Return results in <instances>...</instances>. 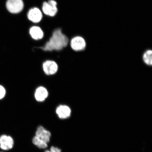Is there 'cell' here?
<instances>
[{"label":"cell","mask_w":152,"mask_h":152,"mask_svg":"<svg viewBox=\"0 0 152 152\" xmlns=\"http://www.w3.org/2000/svg\"><path fill=\"white\" fill-rule=\"evenodd\" d=\"M29 34L32 39L35 40H39L42 39L44 36L42 30L37 26H33L30 28Z\"/></svg>","instance_id":"cell-11"},{"label":"cell","mask_w":152,"mask_h":152,"mask_svg":"<svg viewBox=\"0 0 152 152\" xmlns=\"http://www.w3.org/2000/svg\"><path fill=\"white\" fill-rule=\"evenodd\" d=\"M57 3L54 0H49L43 4L42 10L45 15L50 16H55L58 12Z\"/></svg>","instance_id":"cell-4"},{"label":"cell","mask_w":152,"mask_h":152,"mask_svg":"<svg viewBox=\"0 0 152 152\" xmlns=\"http://www.w3.org/2000/svg\"><path fill=\"white\" fill-rule=\"evenodd\" d=\"M69 42L67 36L62 33L61 28H58L53 32L49 41L44 46L35 47L45 52H59L67 46Z\"/></svg>","instance_id":"cell-1"},{"label":"cell","mask_w":152,"mask_h":152,"mask_svg":"<svg viewBox=\"0 0 152 152\" xmlns=\"http://www.w3.org/2000/svg\"><path fill=\"white\" fill-rule=\"evenodd\" d=\"M45 152H61V151L59 148L52 146L51 147L50 151H46Z\"/></svg>","instance_id":"cell-15"},{"label":"cell","mask_w":152,"mask_h":152,"mask_svg":"<svg viewBox=\"0 0 152 152\" xmlns=\"http://www.w3.org/2000/svg\"><path fill=\"white\" fill-rule=\"evenodd\" d=\"M42 69L45 75L52 76L57 73L58 66V64L54 61L47 60L43 63Z\"/></svg>","instance_id":"cell-3"},{"label":"cell","mask_w":152,"mask_h":152,"mask_svg":"<svg viewBox=\"0 0 152 152\" xmlns=\"http://www.w3.org/2000/svg\"><path fill=\"white\" fill-rule=\"evenodd\" d=\"M14 145V140L10 136L4 135L0 137V148L4 150L12 149Z\"/></svg>","instance_id":"cell-9"},{"label":"cell","mask_w":152,"mask_h":152,"mask_svg":"<svg viewBox=\"0 0 152 152\" xmlns=\"http://www.w3.org/2000/svg\"><path fill=\"white\" fill-rule=\"evenodd\" d=\"M56 113L59 118L65 119L71 116V110L69 106L65 104H60L57 107Z\"/></svg>","instance_id":"cell-7"},{"label":"cell","mask_w":152,"mask_h":152,"mask_svg":"<svg viewBox=\"0 0 152 152\" xmlns=\"http://www.w3.org/2000/svg\"><path fill=\"white\" fill-rule=\"evenodd\" d=\"M6 6L11 14H17L21 12L24 5L22 0H7Z\"/></svg>","instance_id":"cell-2"},{"label":"cell","mask_w":152,"mask_h":152,"mask_svg":"<svg viewBox=\"0 0 152 152\" xmlns=\"http://www.w3.org/2000/svg\"><path fill=\"white\" fill-rule=\"evenodd\" d=\"M6 90L4 87L0 85V99H2L5 96Z\"/></svg>","instance_id":"cell-14"},{"label":"cell","mask_w":152,"mask_h":152,"mask_svg":"<svg viewBox=\"0 0 152 152\" xmlns=\"http://www.w3.org/2000/svg\"><path fill=\"white\" fill-rule=\"evenodd\" d=\"M33 143L37 147L41 149H45L48 147V144L40 138L35 136L34 137L32 140Z\"/></svg>","instance_id":"cell-12"},{"label":"cell","mask_w":152,"mask_h":152,"mask_svg":"<svg viewBox=\"0 0 152 152\" xmlns=\"http://www.w3.org/2000/svg\"><path fill=\"white\" fill-rule=\"evenodd\" d=\"M49 92L45 87L40 86L37 87L34 93V97L36 101L39 102H45L48 97Z\"/></svg>","instance_id":"cell-6"},{"label":"cell","mask_w":152,"mask_h":152,"mask_svg":"<svg viewBox=\"0 0 152 152\" xmlns=\"http://www.w3.org/2000/svg\"><path fill=\"white\" fill-rule=\"evenodd\" d=\"M46 143L50 142L51 134L50 132L43 127L40 126L38 127L36 132V135Z\"/></svg>","instance_id":"cell-10"},{"label":"cell","mask_w":152,"mask_h":152,"mask_svg":"<svg viewBox=\"0 0 152 152\" xmlns=\"http://www.w3.org/2000/svg\"><path fill=\"white\" fill-rule=\"evenodd\" d=\"M27 16L28 20L34 23H37L40 21L43 16L41 11L37 7L30 9Z\"/></svg>","instance_id":"cell-8"},{"label":"cell","mask_w":152,"mask_h":152,"mask_svg":"<svg viewBox=\"0 0 152 152\" xmlns=\"http://www.w3.org/2000/svg\"><path fill=\"white\" fill-rule=\"evenodd\" d=\"M144 63L148 66H151L152 64V51L151 50L146 51L144 53L142 57Z\"/></svg>","instance_id":"cell-13"},{"label":"cell","mask_w":152,"mask_h":152,"mask_svg":"<svg viewBox=\"0 0 152 152\" xmlns=\"http://www.w3.org/2000/svg\"><path fill=\"white\" fill-rule=\"evenodd\" d=\"M70 45L72 50L79 52L84 50L86 47V42L83 37L77 36L71 39Z\"/></svg>","instance_id":"cell-5"}]
</instances>
